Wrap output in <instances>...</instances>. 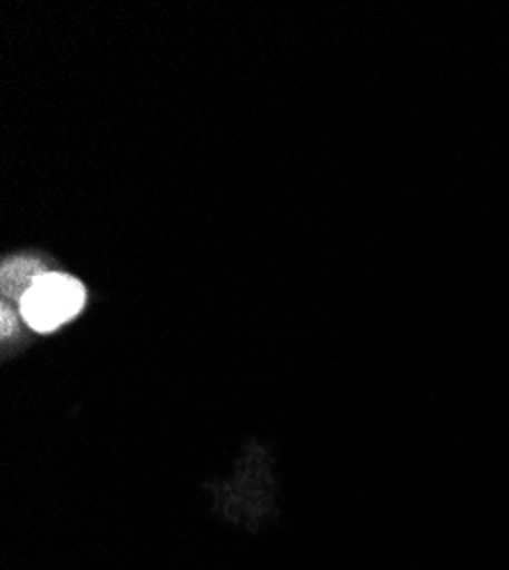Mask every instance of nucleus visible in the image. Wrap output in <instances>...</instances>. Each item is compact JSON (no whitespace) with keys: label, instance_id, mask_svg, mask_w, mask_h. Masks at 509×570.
I'll list each match as a JSON object with an SVG mask.
<instances>
[{"label":"nucleus","instance_id":"f257e3e1","mask_svg":"<svg viewBox=\"0 0 509 570\" xmlns=\"http://www.w3.org/2000/svg\"><path fill=\"white\" fill-rule=\"evenodd\" d=\"M85 285L69 274L46 272L21 299V317L37 334H51L82 313Z\"/></svg>","mask_w":509,"mask_h":570},{"label":"nucleus","instance_id":"f03ea898","mask_svg":"<svg viewBox=\"0 0 509 570\" xmlns=\"http://www.w3.org/2000/svg\"><path fill=\"white\" fill-rule=\"evenodd\" d=\"M46 272H49V269H46L41 263L32 261V258H17V261L6 263L3 274H0V278H3V293L8 297L19 299V304H21V299L28 295V291L37 283V278Z\"/></svg>","mask_w":509,"mask_h":570},{"label":"nucleus","instance_id":"7ed1b4c3","mask_svg":"<svg viewBox=\"0 0 509 570\" xmlns=\"http://www.w3.org/2000/svg\"><path fill=\"white\" fill-rule=\"evenodd\" d=\"M12 324L17 326L14 315H12L8 308H3V336H6V338H10V336H12Z\"/></svg>","mask_w":509,"mask_h":570}]
</instances>
